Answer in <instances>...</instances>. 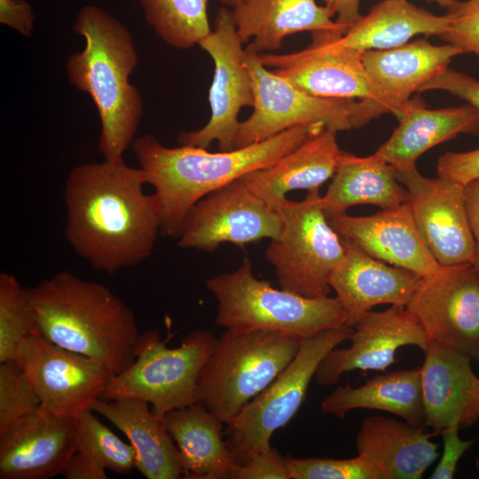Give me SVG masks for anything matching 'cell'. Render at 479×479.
<instances>
[{"label":"cell","mask_w":479,"mask_h":479,"mask_svg":"<svg viewBox=\"0 0 479 479\" xmlns=\"http://www.w3.org/2000/svg\"><path fill=\"white\" fill-rule=\"evenodd\" d=\"M74 32L84 38V49L69 56L67 75L77 90L88 93L98 113V147L104 160L123 158L131 146L143 114V100L130 76L138 63L130 31L105 10L83 6Z\"/></svg>","instance_id":"obj_4"},{"label":"cell","mask_w":479,"mask_h":479,"mask_svg":"<svg viewBox=\"0 0 479 479\" xmlns=\"http://www.w3.org/2000/svg\"><path fill=\"white\" fill-rule=\"evenodd\" d=\"M41 334L35 309L11 273H0V363L14 360L20 343Z\"/></svg>","instance_id":"obj_33"},{"label":"cell","mask_w":479,"mask_h":479,"mask_svg":"<svg viewBox=\"0 0 479 479\" xmlns=\"http://www.w3.org/2000/svg\"><path fill=\"white\" fill-rule=\"evenodd\" d=\"M244 62L254 94L253 112L240 122L236 148L263 141L289 129L322 124L334 132L352 128L355 100L323 98L299 89L283 76L269 70L259 53L248 45Z\"/></svg>","instance_id":"obj_10"},{"label":"cell","mask_w":479,"mask_h":479,"mask_svg":"<svg viewBox=\"0 0 479 479\" xmlns=\"http://www.w3.org/2000/svg\"><path fill=\"white\" fill-rule=\"evenodd\" d=\"M301 342L270 332L225 330L200 371L197 402L225 425L288 365Z\"/></svg>","instance_id":"obj_6"},{"label":"cell","mask_w":479,"mask_h":479,"mask_svg":"<svg viewBox=\"0 0 479 479\" xmlns=\"http://www.w3.org/2000/svg\"><path fill=\"white\" fill-rule=\"evenodd\" d=\"M139 168L123 158L82 163L69 172L64 188V235L94 270L113 275L153 253L160 232L158 201L144 192Z\"/></svg>","instance_id":"obj_1"},{"label":"cell","mask_w":479,"mask_h":479,"mask_svg":"<svg viewBox=\"0 0 479 479\" xmlns=\"http://www.w3.org/2000/svg\"><path fill=\"white\" fill-rule=\"evenodd\" d=\"M428 1L436 2V3L438 4L440 6L446 8V6L449 4V3H450L452 0H428Z\"/></svg>","instance_id":"obj_47"},{"label":"cell","mask_w":479,"mask_h":479,"mask_svg":"<svg viewBox=\"0 0 479 479\" xmlns=\"http://www.w3.org/2000/svg\"><path fill=\"white\" fill-rule=\"evenodd\" d=\"M237 33L257 53L277 51L287 35L310 31L344 30L334 13L316 0H242L231 10Z\"/></svg>","instance_id":"obj_27"},{"label":"cell","mask_w":479,"mask_h":479,"mask_svg":"<svg viewBox=\"0 0 479 479\" xmlns=\"http://www.w3.org/2000/svg\"><path fill=\"white\" fill-rule=\"evenodd\" d=\"M289 479H381L364 458L351 459L285 457Z\"/></svg>","instance_id":"obj_36"},{"label":"cell","mask_w":479,"mask_h":479,"mask_svg":"<svg viewBox=\"0 0 479 479\" xmlns=\"http://www.w3.org/2000/svg\"><path fill=\"white\" fill-rule=\"evenodd\" d=\"M14 360L27 375L43 407L74 419L91 410L114 375L99 361L64 349L41 334L24 339Z\"/></svg>","instance_id":"obj_13"},{"label":"cell","mask_w":479,"mask_h":479,"mask_svg":"<svg viewBox=\"0 0 479 479\" xmlns=\"http://www.w3.org/2000/svg\"><path fill=\"white\" fill-rule=\"evenodd\" d=\"M77 452L75 419L40 405L0 434V479H49Z\"/></svg>","instance_id":"obj_19"},{"label":"cell","mask_w":479,"mask_h":479,"mask_svg":"<svg viewBox=\"0 0 479 479\" xmlns=\"http://www.w3.org/2000/svg\"><path fill=\"white\" fill-rule=\"evenodd\" d=\"M407 200L408 192L397 180L395 167L375 153L358 157L346 153L322 204L326 212H346L351 206L365 204L385 209Z\"/></svg>","instance_id":"obj_31"},{"label":"cell","mask_w":479,"mask_h":479,"mask_svg":"<svg viewBox=\"0 0 479 479\" xmlns=\"http://www.w3.org/2000/svg\"><path fill=\"white\" fill-rule=\"evenodd\" d=\"M420 371L425 427L440 434L450 426L469 428L479 420V377L468 356L429 342Z\"/></svg>","instance_id":"obj_21"},{"label":"cell","mask_w":479,"mask_h":479,"mask_svg":"<svg viewBox=\"0 0 479 479\" xmlns=\"http://www.w3.org/2000/svg\"><path fill=\"white\" fill-rule=\"evenodd\" d=\"M325 213L342 239L375 259L406 269L419 277L433 274L441 267L420 236L407 203L367 216Z\"/></svg>","instance_id":"obj_20"},{"label":"cell","mask_w":479,"mask_h":479,"mask_svg":"<svg viewBox=\"0 0 479 479\" xmlns=\"http://www.w3.org/2000/svg\"><path fill=\"white\" fill-rule=\"evenodd\" d=\"M187 479H234L239 462L224 440V423L200 403L164 416Z\"/></svg>","instance_id":"obj_28"},{"label":"cell","mask_w":479,"mask_h":479,"mask_svg":"<svg viewBox=\"0 0 479 479\" xmlns=\"http://www.w3.org/2000/svg\"><path fill=\"white\" fill-rule=\"evenodd\" d=\"M144 17L157 35L177 49H189L208 36L209 0H139Z\"/></svg>","instance_id":"obj_32"},{"label":"cell","mask_w":479,"mask_h":479,"mask_svg":"<svg viewBox=\"0 0 479 479\" xmlns=\"http://www.w3.org/2000/svg\"><path fill=\"white\" fill-rule=\"evenodd\" d=\"M342 241L345 255L331 273L329 286L345 311L346 325L353 327L376 305L405 307L420 277L370 256L347 240Z\"/></svg>","instance_id":"obj_22"},{"label":"cell","mask_w":479,"mask_h":479,"mask_svg":"<svg viewBox=\"0 0 479 479\" xmlns=\"http://www.w3.org/2000/svg\"><path fill=\"white\" fill-rule=\"evenodd\" d=\"M352 331L345 325L302 340L288 365L225 424L224 440L239 464L271 447V436L297 413L321 361Z\"/></svg>","instance_id":"obj_9"},{"label":"cell","mask_w":479,"mask_h":479,"mask_svg":"<svg viewBox=\"0 0 479 479\" xmlns=\"http://www.w3.org/2000/svg\"><path fill=\"white\" fill-rule=\"evenodd\" d=\"M279 214L239 178L206 195L187 213L177 245L213 252L222 243L243 247L280 234Z\"/></svg>","instance_id":"obj_14"},{"label":"cell","mask_w":479,"mask_h":479,"mask_svg":"<svg viewBox=\"0 0 479 479\" xmlns=\"http://www.w3.org/2000/svg\"><path fill=\"white\" fill-rule=\"evenodd\" d=\"M397 117L398 127L375 152L396 169L415 165L425 152L459 134H479V111L469 104L428 109L413 98Z\"/></svg>","instance_id":"obj_26"},{"label":"cell","mask_w":479,"mask_h":479,"mask_svg":"<svg viewBox=\"0 0 479 479\" xmlns=\"http://www.w3.org/2000/svg\"><path fill=\"white\" fill-rule=\"evenodd\" d=\"M438 176L460 185L479 180V148L467 152H445L438 158Z\"/></svg>","instance_id":"obj_40"},{"label":"cell","mask_w":479,"mask_h":479,"mask_svg":"<svg viewBox=\"0 0 479 479\" xmlns=\"http://www.w3.org/2000/svg\"><path fill=\"white\" fill-rule=\"evenodd\" d=\"M41 405L39 397L20 365L0 363V434Z\"/></svg>","instance_id":"obj_35"},{"label":"cell","mask_w":479,"mask_h":479,"mask_svg":"<svg viewBox=\"0 0 479 479\" xmlns=\"http://www.w3.org/2000/svg\"><path fill=\"white\" fill-rule=\"evenodd\" d=\"M405 309L429 341L479 362V272L472 264L441 265L420 277Z\"/></svg>","instance_id":"obj_12"},{"label":"cell","mask_w":479,"mask_h":479,"mask_svg":"<svg viewBox=\"0 0 479 479\" xmlns=\"http://www.w3.org/2000/svg\"><path fill=\"white\" fill-rule=\"evenodd\" d=\"M446 9L452 20L440 37L463 53H475L479 57V0H452Z\"/></svg>","instance_id":"obj_37"},{"label":"cell","mask_w":479,"mask_h":479,"mask_svg":"<svg viewBox=\"0 0 479 479\" xmlns=\"http://www.w3.org/2000/svg\"><path fill=\"white\" fill-rule=\"evenodd\" d=\"M451 16L436 15L407 0H382L373 5L338 41L359 52L402 46L415 35H443Z\"/></svg>","instance_id":"obj_30"},{"label":"cell","mask_w":479,"mask_h":479,"mask_svg":"<svg viewBox=\"0 0 479 479\" xmlns=\"http://www.w3.org/2000/svg\"><path fill=\"white\" fill-rule=\"evenodd\" d=\"M408 192L407 204L430 253L442 266L472 264L474 239L465 185L438 176L423 177L416 165L396 169Z\"/></svg>","instance_id":"obj_16"},{"label":"cell","mask_w":479,"mask_h":479,"mask_svg":"<svg viewBox=\"0 0 479 479\" xmlns=\"http://www.w3.org/2000/svg\"><path fill=\"white\" fill-rule=\"evenodd\" d=\"M432 90L448 91L479 111V81L467 74L447 67L430 79L420 91Z\"/></svg>","instance_id":"obj_39"},{"label":"cell","mask_w":479,"mask_h":479,"mask_svg":"<svg viewBox=\"0 0 479 479\" xmlns=\"http://www.w3.org/2000/svg\"><path fill=\"white\" fill-rule=\"evenodd\" d=\"M458 426L444 428L440 435L443 438V452L430 479H452L454 477L459 461L475 442L476 438L463 440L459 436Z\"/></svg>","instance_id":"obj_41"},{"label":"cell","mask_w":479,"mask_h":479,"mask_svg":"<svg viewBox=\"0 0 479 479\" xmlns=\"http://www.w3.org/2000/svg\"><path fill=\"white\" fill-rule=\"evenodd\" d=\"M334 16L335 22L346 33L362 16L359 13L360 0H322Z\"/></svg>","instance_id":"obj_45"},{"label":"cell","mask_w":479,"mask_h":479,"mask_svg":"<svg viewBox=\"0 0 479 479\" xmlns=\"http://www.w3.org/2000/svg\"><path fill=\"white\" fill-rule=\"evenodd\" d=\"M305 49L285 54L260 53L266 67L299 89L323 98L366 100L372 96L363 52L342 45L334 31L312 32Z\"/></svg>","instance_id":"obj_17"},{"label":"cell","mask_w":479,"mask_h":479,"mask_svg":"<svg viewBox=\"0 0 479 479\" xmlns=\"http://www.w3.org/2000/svg\"><path fill=\"white\" fill-rule=\"evenodd\" d=\"M41 334L116 375L135 359L140 337L132 310L102 283L60 271L26 288Z\"/></svg>","instance_id":"obj_3"},{"label":"cell","mask_w":479,"mask_h":479,"mask_svg":"<svg viewBox=\"0 0 479 479\" xmlns=\"http://www.w3.org/2000/svg\"><path fill=\"white\" fill-rule=\"evenodd\" d=\"M35 13L27 0H0V23L15 29L23 36L31 35Z\"/></svg>","instance_id":"obj_42"},{"label":"cell","mask_w":479,"mask_h":479,"mask_svg":"<svg viewBox=\"0 0 479 479\" xmlns=\"http://www.w3.org/2000/svg\"><path fill=\"white\" fill-rule=\"evenodd\" d=\"M433 435L400 418L372 415L360 425L356 451L381 479H420L438 458Z\"/></svg>","instance_id":"obj_23"},{"label":"cell","mask_w":479,"mask_h":479,"mask_svg":"<svg viewBox=\"0 0 479 479\" xmlns=\"http://www.w3.org/2000/svg\"><path fill=\"white\" fill-rule=\"evenodd\" d=\"M345 153L338 145L335 132L324 130L270 166L240 179L276 210L292 191L319 189L334 177Z\"/></svg>","instance_id":"obj_24"},{"label":"cell","mask_w":479,"mask_h":479,"mask_svg":"<svg viewBox=\"0 0 479 479\" xmlns=\"http://www.w3.org/2000/svg\"><path fill=\"white\" fill-rule=\"evenodd\" d=\"M199 45L215 65L208 93L211 114L201 129L181 133L177 143L207 149L216 141L219 151H231L236 148L239 114L254 103L252 82L244 62L245 48L231 10L225 6L217 10L214 29Z\"/></svg>","instance_id":"obj_11"},{"label":"cell","mask_w":479,"mask_h":479,"mask_svg":"<svg viewBox=\"0 0 479 479\" xmlns=\"http://www.w3.org/2000/svg\"><path fill=\"white\" fill-rule=\"evenodd\" d=\"M345 349L335 348L319 364L315 379L321 386L338 383L352 371H385L395 363L397 349L415 346L423 353L429 338L405 307L390 305L383 311H367L354 325Z\"/></svg>","instance_id":"obj_18"},{"label":"cell","mask_w":479,"mask_h":479,"mask_svg":"<svg viewBox=\"0 0 479 479\" xmlns=\"http://www.w3.org/2000/svg\"><path fill=\"white\" fill-rule=\"evenodd\" d=\"M77 451L106 470L129 474L136 467L137 453L130 443H125L104 425L89 409L75 419Z\"/></svg>","instance_id":"obj_34"},{"label":"cell","mask_w":479,"mask_h":479,"mask_svg":"<svg viewBox=\"0 0 479 479\" xmlns=\"http://www.w3.org/2000/svg\"><path fill=\"white\" fill-rule=\"evenodd\" d=\"M460 54L463 51L452 44L436 45L426 39L389 50L363 52L372 96L355 102L352 128H360L386 113L397 116L413 93L420 91Z\"/></svg>","instance_id":"obj_15"},{"label":"cell","mask_w":479,"mask_h":479,"mask_svg":"<svg viewBox=\"0 0 479 479\" xmlns=\"http://www.w3.org/2000/svg\"><path fill=\"white\" fill-rule=\"evenodd\" d=\"M91 410L117 427L133 445L136 467L146 479H178L183 471L178 449L165 424L144 400L98 399Z\"/></svg>","instance_id":"obj_25"},{"label":"cell","mask_w":479,"mask_h":479,"mask_svg":"<svg viewBox=\"0 0 479 479\" xmlns=\"http://www.w3.org/2000/svg\"><path fill=\"white\" fill-rule=\"evenodd\" d=\"M234 479H289L285 457L272 447L255 452L239 464Z\"/></svg>","instance_id":"obj_38"},{"label":"cell","mask_w":479,"mask_h":479,"mask_svg":"<svg viewBox=\"0 0 479 479\" xmlns=\"http://www.w3.org/2000/svg\"><path fill=\"white\" fill-rule=\"evenodd\" d=\"M475 467L479 471V459H477L475 461Z\"/></svg>","instance_id":"obj_48"},{"label":"cell","mask_w":479,"mask_h":479,"mask_svg":"<svg viewBox=\"0 0 479 479\" xmlns=\"http://www.w3.org/2000/svg\"><path fill=\"white\" fill-rule=\"evenodd\" d=\"M324 130L322 124L298 126L255 144L217 153L192 145L168 147L150 134L136 138L131 147L145 183L154 189L161 234L177 238L187 213L200 199L270 166Z\"/></svg>","instance_id":"obj_2"},{"label":"cell","mask_w":479,"mask_h":479,"mask_svg":"<svg viewBox=\"0 0 479 479\" xmlns=\"http://www.w3.org/2000/svg\"><path fill=\"white\" fill-rule=\"evenodd\" d=\"M59 475L66 479H106V470L86 454L76 452L67 460Z\"/></svg>","instance_id":"obj_43"},{"label":"cell","mask_w":479,"mask_h":479,"mask_svg":"<svg viewBox=\"0 0 479 479\" xmlns=\"http://www.w3.org/2000/svg\"><path fill=\"white\" fill-rule=\"evenodd\" d=\"M324 413L340 419L352 410L392 413L414 427L425 426L420 366L381 373L359 387L338 385L320 404Z\"/></svg>","instance_id":"obj_29"},{"label":"cell","mask_w":479,"mask_h":479,"mask_svg":"<svg viewBox=\"0 0 479 479\" xmlns=\"http://www.w3.org/2000/svg\"><path fill=\"white\" fill-rule=\"evenodd\" d=\"M217 339L206 330L186 334L170 348L157 330L140 334L133 363L114 375L100 399L130 397L144 400L158 415L197 402V382Z\"/></svg>","instance_id":"obj_7"},{"label":"cell","mask_w":479,"mask_h":479,"mask_svg":"<svg viewBox=\"0 0 479 479\" xmlns=\"http://www.w3.org/2000/svg\"><path fill=\"white\" fill-rule=\"evenodd\" d=\"M318 190L308 191L301 201L287 199L276 208L282 228L265 251L280 288L305 297L328 295L330 275L345 255Z\"/></svg>","instance_id":"obj_8"},{"label":"cell","mask_w":479,"mask_h":479,"mask_svg":"<svg viewBox=\"0 0 479 479\" xmlns=\"http://www.w3.org/2000/svg\"><path fill=\"white\" fill-rule=\"evenodd\" d=\"M217 303L216 324L236 332H270L301 341L346 325L336 297H305L255 277L245 259L235 271L206 280Z\"/></svg>","instance_id":"obj_5"},{"label":"cell","mask_w":479,"mask_h":479,"mask_svg":"<svg viewBox=\"0 0 479 479\" xmlns=\"http://www.w3.org/2000/svg\"><path fill=\"white\" fill-rule=\"evenodd\" d=\"M467 210L474 239L472 265L479 272V180L465 185Z\"/></svg>","instance_id":"obj_44"},{"label":"cell","mask_w":479,"mask_h":479,"mask_svg":"<svg viewBox=\"0 0 479 479\" xmlns=\"http://www.w3.org/2000/svg\"><path fill=\"white\" fill-rule=\"evenodd\" d=\"M242 0H219V2L225 7H233Z\"/></svg>","instance_id":"obj_46"}]
</instances>
